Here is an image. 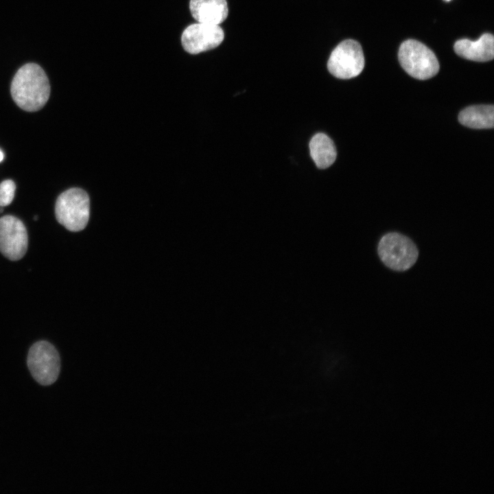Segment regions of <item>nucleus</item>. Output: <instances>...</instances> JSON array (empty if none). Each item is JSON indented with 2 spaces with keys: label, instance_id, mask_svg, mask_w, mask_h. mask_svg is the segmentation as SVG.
Masks as SVG:
<instances>
[{
  "label": "nucleus",
  "instance_id": "nucleus-1",
  "mask_svg": "<svg viewBox=\"0 0 494 494\" xmlns=\"http://www.w3.org/2000/svg\"><path fill=\"white\" fill-rule=\"evenodd\" d=\"M11 95L16 105L27 112L40 110L50 95V85L44 70L30 62L15 73L10 86Z\"/></svg>",
  "mask_w": 494,
  "mask_h": 494
},
{
  "label": "nucleus",
  "instance_id": "nucleus-2",
  "mask_svg": "<svg viewBox=\"0 0 494 494\" xmlns=\"http://www.w3.org/2000/svg\"><path fill=\"white\" fill-rule=\"evenodd\" d=\"M90 200L87 193L80 188H71L57 198L55 214L57 221L67 230H83L89 219Z\"/></svg>",
  "mask_w": 494,
  "mask_h": 494
},
{
  "label": "nucleus",
  "instance_id": "nucleus-3",
  "mask_svg": "<svg viewBox=\"0 0 494 494\" xmlns=\"http://www.w3.org/2000/svg\"><path fill=\"white\" fill-rule=\"evenodd\" d=\"M377 252L386 266L399 272L410 268L419 256L417 247L412 239L397 232L388 233L381 237Z\"/></svg>",
  "mask_w": 494,
  "mask_h": 494
},
{
  "label": "nucleus",
  "instance_id": "nucleus-4",
  "mask_svg": "<svg viewBox=\"0 0 494 494\" xmlns=\"http://www.w3.org/2000/svg\"><path fill=\"white\" fill-rule=\"evenodd\" d=\"M398 58L402 68L418 80L431 78L439 70V63L434 52L416 40L404 41L399 47Z\"/></svg>",
  "mask_w": 494,
  "mask_h": 494
},
{
  "label": "nucleus",
  "instance_id": "nucleus-5",
  "mask_svg": "<svg viewBox=\"0 0 494 494\" xmlns=\"http://www.w3.org/2000/svg\"><path fill=\"white\" fill-rule=\"evenodd\" d=\"M27 364L32 377L41 385L52 384L59 375V354L55 347L47 341L37 342L31 346Z\"/></svg>",
  "mask_w": 494,
  "mask_h": 494
},
{
  "label": "nucleus",
  "instance_id": "nucleus-6",
  "mask_svg": "<svg viewBox=\"0 0 494 494\" xmlns=\"http://www.w3.org/2000/svg\"><path fill=\"white\" fill-rule=\"evenodd\" d=\"M364 67V56L360 44L353 39L341 42L333 50L327 62L331 74L340 79L357 76Z\"/></svg>",
  "mask_w": 494,
  "mask_h": 494
},
{
  "label": "nucleus",
  "instance_id": "nucleus-7",
  "mask_svg": "<svg viewBox=\"0 0 494 494\" xmlns=\"http://www.w3.org/2000/svg\"><path fill=\"white\" fill-rule=\"evenodd\" d=\"M28 237L21 220L13 215L0 218V252L12 261L21 259L26 253Z\"/></svg>",
  "mask_w": 494,
  "mask_h": 494
},
{
  "label": "nucleus",
  "instance_id": "nucleus-8",
  "mask_svg": "<svg viewBox=\"0 0 494 494\" xmlns=\"http://www.w3.org/2000/svg\"><path fill=\"white\" fill-rule=\"evenodd\" d=\"M224 38V32L219 25L197 23L185 29L181 43L187 52L197 54L218 47Z\"/></svg>",
  "mask_w": 494,
  "mask_h": 494
},
{
  "label": "nucleus",
  "instance_id": "nucleus-9",
  "mask_svg": "<svg viewBox=\"0 0 494 494\" xmlns=\"http://www.w3.org/2000/svg\"><path fill=\"white\" fill-rule=\"evenodd\" d=\"M455 52L460 57L477 62H486L494 57V38L486 33L476 41L469 39L457 40L454 46Z\"/></svg>",
  "mask_w": 494,
  "mask_h": 494
},
{
  "label": "nucleus",
  "instance_id": "nucleus-10",
  "mask_svg": "<svg viewBox=\"0 0 494 494\" xmlns=\"http://www.w3.org/2000/svg\"><path fill=\"white\" fill-rule=\"evenodd\" d=\"M189 10L198 23L219 25L228 13L226 0H190Z\"/></svg>",
  "mask_w": 494,
  "mask_h": 494
},
{
  "label": "nucleus",
  "instance_id": "nucleus-11",
  "mask_svg": "<svg viewBox=\"0 0 494 494\" xmlns=\"http://www.w3.org/2000/svg\"><path fill=\"white\" fill-rule=\"evenodd\" d=\"M458 121L463 126L471 128H492L494 126V107L493 105L467 107L459 113Z\"/></svg>",
  "mask_w": 494,
  "mask_h": 494
},
{
  "label": "nucleus",
  "instance_id": "nucleus-12",
  "mask_svg": "<svg viewBox=\"0 0 494 494\" xmlns=\"http://www.w3.org/2000/svg\"><path fill=\"white\" fill-rule=\"evenodd\" d=\"M310 155L320 169L330 167L336 159V150L333 141L324 133H317L309 141Z\"/></svg>",
  "mask_w": 494,
  "mask_h": 494
},
{
  "label": "nucleus",
  "instance_id": "nucleus-13",
  "mask_svg": "<svg viewBox=\"0 0 494 494\" xmlns=\"http://www.w3.org/2000/svg\"><path fill=\"white\" fill-rule=\"evenodd\" d=\"M15 190L16 185L12 180H5L0 183V207L8 206L12 202Z\"/></svg>",
  "mask_w": 494,
  "mask_h": 494
},
{
  "label": "nucleus",
  "instance_id": "nucleus-14",
  "mask_svg": "<svg viewBox=\"0 0 494 494\" xmlns=\"http://www.w3.org/2000/svg\"><path fill=\"white\" fill-rule=\"evenodd\" d=\"M3 156H3V153L2 151L0 150V162H1V161H3Z\"/></svg>",
  "mask_w": 494,
  "mask_h": 494
},
{
  "label": "nucleus",
  "instance_id": "nucleus-15",
  "mask_svg": "<svg viewBox=\"0 0 494 494\" xmlns=\"http://www.w3.org/2000/svg\"><path fill=\"white\" fill-rule=\"evenodd\" d=\"M3 209L2 207H0V213H1V212L3 211Z\"/></svg>",
  "mask_w": 494,
  "mask_h": 494
},
{
  "label": "nucleus",
  "instance_id": "nucleus-16",
  "mask_svg": "<svg viewBox=\"0 0 494 494\" xmlns=\"http://www.w3.org/2000/svg\"><path fill=\"white\" fill-rule=\"evenodd\" d=\"M38 218V216H35L34 220H36Z\"/></svg>",
  "mask_w": 494,
  "mask_h": 494
},
{
  "label": "nucleus",
  "instance_id": "nucleus-17",
  "mask_svg": "<svg viewBox=\"0 0 494 494\" xmlns=\"http://www.w3.org/2000/svg\"><path fill=\"white\" fill-rule=\"evenodd\" d=\"M446 1H450V0H446Z\"/></svg>",
  "mask_w": 494,
  "mask_h": 494
}]
</instances>
